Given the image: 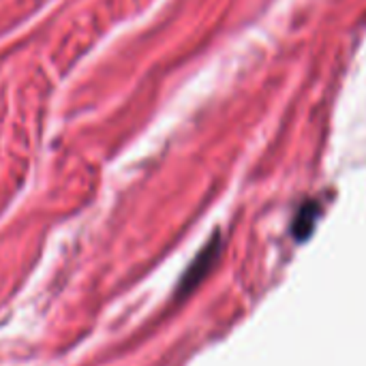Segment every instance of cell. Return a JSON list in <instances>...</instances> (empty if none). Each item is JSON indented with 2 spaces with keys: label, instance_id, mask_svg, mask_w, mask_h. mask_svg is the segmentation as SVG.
<instances>
[{
  "label": "cell",
  "instance_id": "cell-1",
  "mask_svg": "<svg viewBox=\"0 0 366 366\" xmlns=\"http://www.w3.org/2000/svg\"><path fill=\"white\" fill-rule=\"evenodd\" d=\"M214 257H217V238H214L208 247H204V251H202V253L195 257V262L189 266V270H187V272H184V277L180 279L178 294H187V292H191V290L202 281V277L208 272V268L212 266Z\"/></svg>",
  "mask_w": 366,
  "mask_h": 366
}]
</instances>
